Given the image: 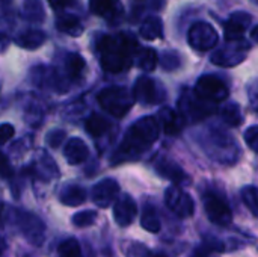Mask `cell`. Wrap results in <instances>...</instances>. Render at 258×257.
Segmentation results:
<instances>
[{"instance_id":"42","label":"cell","mask_w":258,"mask_h":257,"mask_svg":"<svg viewBox=\"0 0 258 257\" xmlns=\"http://www.w3.org/2000/svg\"><path fill=\"white\" fill-rule=\"evenodd\" d=\"M24 257H32V256H24Z\"/></svg>"},{"instance_id":"3","label":"cell","mask_w":258,"mask_h":257,"mask_svg":"<svg viewBox=\"0 0 258 257\" xmlns=\"http://www.w3.org/2000/svg\"><path fill=\"white\" fill-rule=\"evenodd\" d=\"M100 106L113 115L115 118L125 117L135 105L133 92L124 86H109L98 92L97 95Z\"/></svg>"},{"instance_id":"29","label":"cell","mask_w":258,"mask_h":257,"mask_svg":"<svg viewBox=\"0 0 258 257\" xmlns=\"http://www.w3.org/2000/svg\"><path fill=\"white\" fill-rule=\"evenodd\" d=\"M57 256L59 257H83L82 247L76 238L63 239L57 247Z\"/></svg>"},{"instance_id":"14","label":"cell","mask_w":258,"mask_h":257,"mask_svg":"<svg viewBox=\"0 0 258 257\" xmlns=\"http://www.w3.org/2000/svg\"><path fill=\"white\" fill-rule=\"evenodd\" d=\"M236 42H237L236 45H231V47H227V48L215 52L212 55L213 64H216L219 67H234V65L240 64L246 58L249 44L243 42L242 39H239Z\"/></svg>"},{"instance_id":"35","label":"cell","mask_w":258,"mask_h":257,"mask_svg":"<svg viewBox=\"0 0 258 257\" xmlns=\"http://www.w3.org/2000/svg\"><path fill=\"white\" fill-rule=\"evenodd\" d=\"M150 253H151V250H148L145 245H142V244H133L127 250V257H148Z\"/></svg>"},{"instance_id":"10","label":"cell","mask_w":258,"mask_h":257,"mask_svg":"<svg viewBox=\"0 0 258 257\" xmlns=\"http://www.w3.org/2000/svg\"><path fill=\"white\" fill-rule=\"evenodd\" d=\"M178 108H180V117L183 118V121H197V120H203L206 117H209L210 114H213L215 111V106L213 103H209V101H204L201 100L200 97H197L195 94L190 97H181L180 103H178Z\"/></svg>"},{"instance_id":"26","label":"cell","mask_w":258,"mask_h":257,"mask_svg":"<svg viewBox=\"0 0 258 257\" xmlns=\"http://www.w3.org/2000/svg\"><path fill=\"white\" fill-rule=\"evenodd\" d=\"M85 127H86V132H88L89 135H92L94 138H98V136H103L106 132H109L110 123H109L104 117H101L100 114H92V115L86 120Z\"/></svg>"},{"instance_id":"28","label":"cell","mask_w":258,"mask_h":257,"mask_svg":"<svg viewBox=\"0 0 258 257\" xmlns=\"http://www.w3.org/2000/svg\"><path fill=\"white\" fill-rule=\"evenodd\" d=\"M23 17L30 23H41L44 20V8L39 0H26L23 5Z\"/></svg>"},{"instance_id":"20","label":"cell","mask_w":258,"mask_h":257,"mask_svg":"<svg viewBox=\"0 0 258 257\" xmlns=\"http://www.w3.org/2000/svg\"><path fill=\"white\" fill-rule=\"evenodd\" d=\"M139 36L147 39V41H154L157 38L163 36V23L159 17L156 15H148L139 29Z\"/></svg>"},{"instance_id":"8","label":"cell","mask_w":258,"mask_h":257,"mask_svg":"<svg viewBox=\"0 0 258 257\" xmlns=\"http://www.w3.org/2000/svg\"><path fill=\"white\" fill-rule=\"evenodd\" d=\"M165 204L180 218H190L195 214L194 198L177 185H172L165 191Z\"/></svg>"},{"instance_id":"19","label":"cell","mask_w":258,"mask_h":257,"mask_svg":"<svg viewBox=\"0 0 258 257\" xmlns=\"http://www.w3.org/2000/svg\"><path fill=\"white\" fill-rule=\"evenodd\" d=\"M160 121H162V127L165 130L166 135H177L181 132L183 129V118L180 117L178 112L172 111L171 108H163L160 111Z\"/></svg>"},{"instance_id":"23","label":"cell","mask_w":258,"mask_h":257,"mask_svg":"<svg viewBox=\"0 0 258 257\" xmlns=\"http://www.w3.org/2000/svg\"><path fill=\"white\" fill-rule=\"evenodd\" d=\"M141 226L150 233H159L162 230V221L154 206L145 204L141 214Z\"/></svg>"},{"instance_id":"12","label":"cell","mask_w":258,"mask_h":257,"mask_svg":"<svg viewBox=\"0 0 258 257\" xmlns=\"http://www.w3.org/2000/svg\"><path fill=\"white\" fill-rule=\"evenodd\" d=\"M252 24V15L245 11H237L230 15V18L224 23V36L228 42L239 41L243 38L248 27Z\"/></svg>"},{"instance_id":"27","label":"cell","mask_w":258,"mask_h":257,"mask_svg":"<svg viewBox=\"0 0 258 257\" xmlns=\"http://www.w3.org/2000/svg\"><path fill=\"white\" fill-rule=\"evenodd\" d=\"M221 115H222V120L228 124V126H233V127H237L243 123V114H242V109L237 103H228L225 105L222 109H221Z\"/></svg>"},{"instance_id":"16","label":"cell","mask_w":258,"mask_h":257,"mask_svg":"<svg viewBox=\"0 0 258 257\" xmlns=\"http://www.w3.org/2000/svg\"><path fill=\"white\" fill-rule=\"evenodd\" d=\"M156 171L159 176L172 182L174 185H181V183L189 182V177L184 173V170L178 164H175L174 161H171L168 158H160L156 162Z\"/></svg>"},{"instance_id":"2","label":"cell","mask_w":258,"mask_h":257,"mask_svg":"<svg viewBox=\"0 0 258 257\" xmlns=\"http://www.w3.org/2000/svg\"><path fill=\"white\" fill-rule=\"evenodd\" d=\"M138 42L130 33L104 35L97 44L100 64L104 71L121 73L132 64L133 56L138 52Z\"/></svg>"},{"instance_id":"30","label":"cell","mask_w":258,"mask_h":257,"mask_svg":"<svg viewBox=\"0 0 258 257\" xmlns=\"http://www.w3.org/2000/svg\"><path fill=\"white\" fill-rule=\"evenodd\" d=\"M242 200L246 204V208L251 211V214L254 217L258 215V195H257V188L254 185L245 186L242 189Z\"/></svg>"},{"instance_id":"36","label":"cell","mask_w":258,"mask_h":257,"mask_svg":"<svg viewBox=\"0 0 258 257\" xmlns=\"http://www.w3.org/2000/svg\"><path fill=\"white\" fill-rule=\"evenodd\" d=\"M14 133H15V129H14L12 124H9V123L0 124V144L8 142L14 136Z\"/></svg>"},{"instance_id":"22","label":"cell","mask_w":258,"mask_h":257,"mask_svg":"<svg viewBox=\"0 0 258 257\" xmlns=\"http://www.w3.org/2000/svg\"><path fill=\"white\" fill-rule=\"evenodd\" d=\"M63 68H65V73H67V77L68 79H80L85 68H86V62L85 59L79 55V53H67L65 56V61H63Z\"/></svg>"},{"instance_id":"1","label":"cell","mask_w":258,"mask_h":257,"mask_svg":"<svg viewBox=\"0 0 258 257\" xmlns=\"http://www.w3.org/2000/svg\"><path fill=\"white\" fill-rule=\"evenodd\" d=\"M160 124L154 117H144L133 123L125 132L116 153L113 164L133 161L148 150L159 138Z\"/></svg>"},{"instance_id":"9","label":"cell","mask_w":258,"mask_h":257,"mask_svg":"<svg viewBox=\"0 0 258 257\" xmlns=\"http://www.w3.org/2000/svg\"><path fill=\"white\" fill-rule=\"evenodd\" d=\"M133 97L135 101H139L142 105H157L165 100V89L154 79L142 76L135 83Z\"/></svg>"},{"instance_id":"13","label":"cell","mask_w":258,"mask_h":257,"mask_svg":"<svg viewBox=\"0 0 258 257\" xmlns=\"http://www.w3.org/2000/svg\"><path fill=\"white\" fill-rule=\"evenodd\" d=\"M138 217V206L132 195H118L113 201V220L119 227H128Z\"/></svg>"},{"instance_id":"17","label":"cell","mask_w":258,"mask_h":257,"mask_svg":"<svg viewBox=\"0 0 258 257\" xmlns=\"http://www.w3.org/2000/svg\"><path fill=\"white\" fill-rule=\"evenodd\" d=\"M63 156L70 165H79L83 164L89 156V148L86 142L80 138H71L67 141L63 147Z\"/></svg>"},{"instance_id":"38","label":"cell","mask_w":258,"mask_h":257,"mask_svg":"<svg viewBox=\"0 0 258 257\" xmlns=\"http://www.w3.org/2000/svg\"><path fill=\"white\" fill-rule=\"evenodd\" d=\"M47 2H48V5H50L54 11H62V9H65L67 6H70L73 0H47Z\"/></svg>"},{"instance_id":"18","label":"cell","mask_w":258,"mask_h":257,"mask_svg":"<svg viewBox=\"0 0 258 257\" xmlns=\"http://www.w3.org/2000/svg\"><path fill=\"white\" fill-rule=\"evenodd\" d=\"M86 198H88L86 189L79 186V185H65L59 194L60 203L65 206H70V208H76V206L83 204L86 201Z\"/></svg>"},{"instance_id":"39","label":"cell","mask_w":258,"mask_h":257,"mask_svg":"<svg viewBox=\"0 0 258 257\" xmlns=\"http://www.w3.org/2000/svg\"><path fill=\"white\" fill-rule=\"evenodd\" d=\"M9 44H11L9 36H8L6 33H2V32H0V53H3V52L9 47Z\"/></svg>"},{"instance_id":"11","label":"cell","mask_w":258,"mask_h":257,"mask_svg":"<svg viewBox=\"0 0 258 257\" xmlns=\"http://www.w3.org/2000/svg\"><path fill=\"white\" fill-rule=\"evenodd\" d=\"M119 195V185L115 179H103L95 183L91 189V200L101 209L113 204Z\"/></svg>"},{"instance_id":"34","label":"cell","mask_w":258,"mask_h":257,"mask_svg":"<svg viewBox=\"0 0 258 257\" xmlns=\"http://www.w3.org/2000/svg\"><path fill=\"white\" fill-rule=\"evenodd\" d=\"M245 141L249 145V148L252 151H257L258 147V126H251L246 132H245Z\"/></svg>"},{"instance_id":"37","label":"cell","mask_w":258,"mask_h":257,"mask_svg":"<svg viewBox=\"0 0 258 257\" xmlns=\"http://www.w3.org/2000/svg\"><path fill=\"white\" fill-rule=\"evenodd\" d=\"M0 176L2 177H11L12 176V167L8 161V158L0 151Z\"/></svg>"},{"instance_id":"40","label":"cell","mask_w":258,"mask_h":257,"mask_svg":"<svg viewBox=\"0 0 258 257\" xmlns=\"http://www.w3.org/2000/svg\"><path fill=\"white\" fill-rule=\"evenodd\" d=\"M150 257H168L165 253H156V251H151Z\"/></svg>"},{"instance_id":"15","label":"cell","mask_w":258,"mask_h":257,"mask_svg":"<svg viewBox=\"0 0 258 257\" xmlns=\"http://www.w3.org/2000/svg\"><path fill=\"white\" fill-rule=\"evenodd\" d=\"M92 14L106 18L109 23H119L124 17V8L119 0H89Z\"/></svg>"},{"instance_id":"33","label":"cell","mask_w":258,"mask_h":257,"mask_svg":"<svg viewBox=\"0 0 258 257\" xmlns=\"http://www.w3.org/2000/svg\"><path fill=\"white\" fill-rule=\"evenodd\" d=\"M67 138V132L60 130V129H54L51 132H48V135L45 136V144L51 148H57L65 142Z\"/></svg>"},{"instance_id":"21","label":"cell","mask_w":258,"mask_h":257,"mask_svg":"<svg viewBox=\"0 0 258 257\" xmlns=\"http://www.w3.org/2000/svg\"><path fill=\"white\" fill-rule=\"evenodd\" d=\"M45 41V33L38 29H29L15 38V44L26 50H35L41 47Z\"/></svg>"},{"instance_id":"32","label":"cell","mask_w":258,"mask_h":257,"mask_svg":"<svg viewBox=\"0 0 258 257\" xmlns=\"http://www.w3.org/2000/svg\"><path fill=\"white\" fill-rule=\"evenodd\" d=\"M160 64L165 70L168 71H174L177 70L180 65H181V58L177 52L174 50H168V52H163L162 56H160Z\"/></svg>"},{"instance_id":"25","label":"cell","mask_w":258,"mask_h":257,"mask_svg":"<svg viewBox=\"0 0 258 257\" xmlns=\"http://www.w3.org/2000/svg\"><path fill=\"white\" fill-rule=\"evenodd\" d=\"M56 27L71 36H80L83 33V26L74 15H60L56 20Z\"/></svg>"},{"instance_id":"24","label":"cell","mask_w":258,"mask_h":257,"mask_svg":"<svg viewBox=\"0 0 258 257\" xmlns=\"http://www.w3.org/2000/svg\"><path fill=\"white\" fill-rule=\"evenodd\" d=\"M136 64L142 71H153L159 64L157 52L151 47H144L139 52H136Z\"/></svg>"},{"instance_id":"31","label":"cell","mask_w":258,"mask_h":257,"mask_svg":"<svg viewBox=\"0 0 258 257\" xmlns=\"http://www.w3.org/2000/svg\"><path fill=\"white\" fill-rule=\"evenodd\" d=\"M95 221H97V212H95V211H82V212L74 214L73 218H71V223H73L76 227H79V229L89 227V226H92Z\"/></svg>"},{"instance_id":"7","label":"cell","mask_w":258,"mask_h":257,"mask_svg":"<svg viewBox=\"0 0 258 257\" xmlns=\"http://www.w3.org/2000/svg\"><path fill=\"white\" fill-rule=\"evenodd\" d=\"M194 94L197 97H200L201 100L215 105V103L227 100L230 91H228L227 85L219 77L212 76V74H206V76H201L198 79Z\"/></svg>"},{"instance_id":"6","label":"cell","mask_w":258,"mask_h":257,"mask_svg":"<svg viewBox=\"0 0 258 257\" xmlns=\"http://www.w3.org/2000/svg\"><path fill=\"white\" fill-rule=\"evenodd\" d=\"M219 41L218 30L207 21H198L190 26L187 32V42L197 52L212 50Z\"/></svg>"},{"instance_id":"4","label":"cell","mask_w":258,"mask_h":257,"mask_svg":"<svg viewBox=\"0 0 258 257\" xmlns=\"http://www.w3.org/2000/svg\"><path fill=\"white\" fill-rule=\"evenodd\" d=\"M12 218L17 230L24 236V239L33 247H41L45 239V224L44 221L32 212L27 211H12Z\"/></svg>"},{"instance_id":"41","label":"cell","mask_w":258,"mask_h":257,"mask_svg":"<svg viewBox=\"0 0 258 257\" xmlns=\"http://www.w3.org/2000/svg\"><path fill=\"white\" fill-rule=\"evenodd\" d=\"M251 36H252L254 39H257V26H254V27H252V32H251Z\"/></svg>"},{"instance_id":"5","label":"cell","mask_w":258,"mask_h":257,"mask_svg":"<svg viewBox=\"0 0 258 257\" xmlns=\"http://www.w3.org/2000/svg\"><path fill=\"white\" fill-rule=\"evenodd\" d=\"M203 204H204V211L207 214V218L219 226V227H228L233 223V211L230 208V204L216 192H206L203 197Z\"/></svg>"}]
</instances>
